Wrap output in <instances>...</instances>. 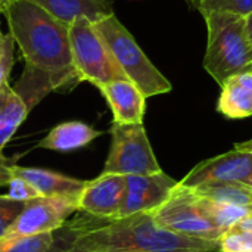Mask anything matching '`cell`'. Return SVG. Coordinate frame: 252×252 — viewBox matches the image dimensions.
<instances>
[{
	"label": "cell",
	"mask_w": 252,
	"mask_h": 252,
	"mask_svg": "<svg viewBox=\"0 0 252 252\" xmlns=\"http://www.w3.org/2000/svg\"><path fill=\"white\" fill-rule=\"evenodd\" d=\"M69 44L72 65L81 81L99 86L127 78L90 19L81 16L69 24Z\"/></svg>",
	"instance_id": "5"
},
{
	"label": "cell",
	"mask_w": 252,
	"mask_h": 252,
	"mask_svg": "<svg viewBox=\"0 0 252 252\" xmlns=\"http://www.w3.org/2000/svg\"><path fill=\"white\" fill-rule=\"evenodd\" d=\"M195 190L201 196L214 202L233 204L252 210V188L245 183H208Z\"/></svg>",
	"instance_id": "19"
},
{
	"label": "cell",
	"mask_w": 252,
	"mask_h": 252,
	"mask_svg": "<svg viewBox=\"0 0 252 252\" xmlns=\"http://www.w3.org/2000/svg\"><path fill=\"white\" fill-rule=\"evenodd\" d=\"M102 134L103 131L83 121H65L55 126L47 136L38 142L37 148L55 152H72L86 148Z\"/></svg>",
	"instance_id": "16"
},
{
	"label": "cell",
	"mask_w": 252,
	"mask_h": 252,
	"mask_svg": "<svg viewBox=\"0 0 252 252\" xmlns=\"http://www.w3.org/2000/svg\"><path fill=\"white\" fill-rule=\"evenodd\" d=\"M162 171L143 124L111 126V148L103 173L121 176H148Z\"/></svg>",
	"instance_id": "7"
},
{
	"label": "cell",
	"mask_w": 252,
	"mask_h": 252,
	"mask_svg": "<svg viewBox=\"0 0 252 252\" xmlns=\"http://www.w3.org/2000/svg\"><path fill=\"white\" fill-rule=\"evenodd\" d=\"M13 90L28 105V108L32 109L49 93L55 92V87H53L50 78L44 72H41L30 65H25V69H24L21 78L13 86Z\"/></svg>",
	"instance_id": "18"
},
{
	"label": "cell",
	"mask_w": 252,
	"mask_h": 252,
	"mask_svg": "<svg viewBox=\"0 0 252 252\" xmlns=\"http://www.w3.org/2000/svg\"><path fill=\"white\" fill-rule=\"evenodd\" d=\"M161 227L188 238H199L219 242L223 232L214 224L205 199L192 188L177 183L167 201L152 213Z\"/></svg>",
	"instance_id": "6"
},
{
	"label": "cell",
	"mask_w": 252,
	"mask_h": 252,
	"mask_svg": "<svg viewBox=\"0 0 252 252\" xmlns=\"http://www.w3.org/2000/svg\"><path fill=\"white\" fill-rule=\"evenodd\" d=\"M177 183L164 171L148 176H126V196L118 219L154 213L167 201Z\"/></svg>",
	"instance_id": "11"
},
{
	"label": "cell",
	"mask_w": 252,
	"mask_h": 252,
	"mask_svg": "<svg viewBox=\"0 0 252 252\" xmlns=\"http://www.w3.org/2000/svg\"><path fill=\"white\" fill-rule=\"evenodd\" d=\"M188 1H189V3H190V4H192V6H193L195 9H196V6H198V3H199L201 0H188Z\"/></svg>",
	"instance_id": "31"
},
{
	"label": "cell",
	"mask_w": 252,
	"mask_h": 252,
	"mask_svg": "<svg viewBox=\"0 0 252 252\" xmlns=\"http://www.w3.org/2000/svg\"><path fill=\"white\" fill-rule=\"evenodd\" d=\"M15 90L13 87L7 83V84H3L0 86V115L4 112V109L7 108V105L12 102V99L15 97Z\"/></svg>",
	"instance_id": "27"
},
{
	"label": "cell",
	"mask_w": 252,
	"mask_h": 252,
	"mask_svg": "<svg viewBox=\"0 0 252 252\" xmlns=\"http://www.w3.org/2000/svg\"><path fill=\"white\" fill-rule=\"evenodd\" d=\"M108 102L114 123L117 124H143L146 111V97L139 87L128 78H120L96 86Z\"/></svg>",
	"instance_id": "12"
},
{
	"label": "cell",
	"mask_w": 252,
	"mask_h": 252,
	"mask_svg": "<svg viewBox=\"0 0 252 252\" xmlns=\"http://www.w3.org/2000/svg\"><path fill=\"white\" fill-rule=\"evenodd\" d=\"M252 173V152L233 149L198 164L179 183L192 189L208 183H244Z\"/></svg>",
	"instance_id": "10"
},
{
	"label": "cell",
	"mask_w": 252,
	"mask_h": 252,
	"mask_svg": "<svg viewBox=\"0 0 252 252\" xmlns=\"http://www.w3.org/2000/svg\"><path fill=\"white\" fill-rule=\"evenodd\" d=\"M126 196V176L103 173L93 180H86L78 196V213L112 220L118 219Z\"/></svg>",
	"instance_id": "9"
},
{
	"label": "cell",
	"mask_w": 252,
	"mask_h": 252,
	"mask_svg": "<svg viewBox=\"0 0 252 252\" xmlns=\"http://www.w3.org/2000/svg\"><path fill=\"white\" fill-rule=\"evenodd\" d=\"M217 111L229 120L252 117V69L230 75L221 84Z\"/></svg>",
	"instance_id": "14"
},
{
	"label": "cell",
	"mask_w": 252,
	"mask_h": 252,
	"mask_svg": "<svg viewBox=\"0 0 252 252\" xmlns=\"http://www.w3.org/2000/svg\"><path fill=\"white\" fill-rule=\"evenodd\" d=\"M202 10H221L247 16L252 12V0H201L196 6Z\"/></svg>",
	"instance_id": "23"
},
{
	"label": "cell",
	"mask_w": 252,
	"mask_h": 252,
	"mask_svg": "<svg viewBox=\"0 0 252 252\" xmlns=\"http://www.w3.org/2000/svg\"><path fill=\"white\" fill-rule=\"evenodd\" d=\"M250 59H251V69H252V49H251V52H250Z\"/></svg>",
	"instance_id": "32"
},
{
	"label": "cell",
	"mask_w": 252,
	"mask_h": 252,
	"mask_svg": "<svg viewBox=\"0 0 252 252\" xmlns=\"http://www.w3.org/2000/svg\"><path fill=\"white\" fill-rule=\"evenodd\" d=\"M47 13L69 25L77 18L97 22L114 13L111 0H31Z\"/></svg>",
	"instance_id": "15"
},
{
	"label": "cell",
	"mask_w": 252,
	"mask_h": 252,
	"mask_svg": "<svg viewBox=\"0 0 252 252\" xmlns=\"http://www.w3.org/2000/svg\"><path fill=\"white\" fill-rule=\"evenodd\" d=\"M93 24L124 75L139 87L146 99L171 92L173 86L168 78L151 62L115 13Z\"/></svg>",
	"instance_id": "4"
},
{
	"label": "cell",
	"mask_w": 252,
	"mask_h": 252,
	"mask_svg": "<svg viewBox=\"0 0 252 252\" xmlns=\"http://www.w3.org/2000/svg\"><path fill=\"white\" fill-rule=\"evenodd\" d=\"M12 174L22 177L30 185H32L41 196L46 198H66L78 201V196L84 188L86 180L65 176L46 168L37 167H12Z\"/></svg>",
	"instance_id": "13"
},
{
	"label": "cell",
	"mask_w": 252,
	"mask_h": 252,
	"mask_svg": "<svg viewBox=\"0 0 252 252\" xmlns=\"http://www.w3.org/2000/svg\"><path fill=\"white\" fill-rule=\"evenodd\" d=\"M15 41L10 34H4L0 28V86L9 83V75L13 66Z\"/></svg>",
	"instance_id": "24"
},
{
	"label": "cell",
	"mask_w": 252,
	"mask_h": 252,
	"mask_svg": "<svg viewBox=\"0 0 252 252\" xmlns=\"http://www.w3.org/2000/svg\"><path fill=\"white\" fill-rule=\"evenodd\" d=\"M3 15L25 65L44 72L55 92H69L81 83L72 65L69 25L31 0H7Z\"/></svg>",
	"instance_id": "2"
},
{
	"label": "cell",
	"mask_w": 252,
	"mask_h": 252,
	"mask_svg": "<svg viewBox=\"0 0 252 252\" xmlns=\"http://www.w3.org/2000/svg\"><path fill=\"white\" fill-rule=\"evenodd\" d=\"M221 252H252V213L219 239Z\"/></svg>",
	"instance_id": "21"
},
{
	"label": "cell",
	"mask_w": 252,
	"mask_h": 252,
	"mask_svg": "<svg viewBox=\"0 0 252 252\" xmlns=\"http://www.w3.org/2000/svg\"><path fill=\"white\" fill-rule=\"evenodd\" d=\"M207 252H221L220 250H214V251H207Z\"/></svg>",
	"instance_id": "33"
},
{
	"label": "cell",
	"mask_w": 252,
	"mask_h": 252,
	"mask_svg": "<svg viewBox=\"0 0 252 252\" xmlns=\"http://www.w3.org/2000/svg\"><path fill=\"white\" fill-rule=\"evenodd\" d=\"M204 198V196H202ZM205 199V208L214 221V224L224 233L230 227L241 223L244 219H247L252 213L251 208L233 205V204H223V202H214L211 199Z\"/></svg>",
	"instance_id": "20"
},
{
	"label": "cell",
	"mask_w": 252,
	"mask_h": 252,
	"mask_svg": "<svg viewBox=\"0 0 252 252\" xmlns=\"http://www.w3.org/2000/svg\"><path fill=\"white\" fill-rule=\"evenodd\" d=\"M6 1H7V0H0V15H3L4 6H6Z\"/></svg>",
	"instance_id": "29"
},
{
	"label": "cell",
	"mask_w": 252,
	"mask_h": 252,
	"mask_svg": "<svg viewBox=\"0 0 252 252\" xmlns=\"http://www.w3.org/2000/svg\"><path fill=\"white\" fill-rule=\"evenodd\" d=\"M69 252H199L219 250V242L173 233L139 213L121 219H96L80 213L59 230Z\"/></svg>",
	"instance_id": "1"
},
{
	"label": "cell",
	"mask_w": 252,
	"mask_h": 252,
	"mask_svg": "<svg viewBox=\"0 0 252 252\" xmlns=\"http://www.w3.org/2000/svg\"><path fill=\"white\" fill-rule=\"evenodd\" d=\"M55 241L53 233H43L35 236H21V238H1L0 252H43Z\"/></svg>",
	"instance_id": "22"
},
{
	"label": "cell",
	"mask_w": 252,
	"mask_h": 252,
	"mask_svg": "<svg viewBox=\"0 0 252 252\" xmlns=\"http://www.w3.org/2000/svg\"><path fill=\"white\" fill-rule=\"evenodd\" d=\"M31 109L28 108V105L18 94H15L12 102L0 115V188L9 185L12 179V167L15 165L12 159L4 157L3 149L13 137L19 126L25 121Z\"/></svg>",
	"instance_id": "17"
},
{
	"label": "cell",
	"mask_w": 252,
	"mask_h": 252,
	"mask_svg": "<svg viewBox=\"0 0 252 252\" xmlns=\"http://www.w3.org/2000/svg\"><path fill=\"white\" fill-rule=\"evenodd\" d=\"M201 13L207 25L204 69L219 86L230 75L251 69L245 16L221 10H202Z\"/></svg>",
	"instance_id": "3"
},
{
	"label": "cell",
	"mask_w": 252,
	"mask_h": 252,
	"mask_svg": "<svg viewBox=\"0 0 252 252\" xmlns=\"http://www.w3.org/2000/svg\"><path fill=\"white\" fill-rule=\"evenodd\" d=\"M78 211V204L66 198L40 196L25 202L24 210L3 238L35 236L59 230Z\"/></svg>",
	"instance_id": "8"
},
{
	"label": "cell",
	"mask_w": 252,
	"mask_h": 252,
	"mask_svg": "<svg viewBox=\"0 0 252 252\" xmlns=\"http://www.w3.org/2000/svg\"><path fill=\"white\" fill-rule=\"evenodd\" d=\"M43 252H69L68 251V248H66V244H65V241H63V238L61 236V233L56 230L55 232V241H53V244L50 245V248H47L46 251Z\"/></svg>",
	"instance_id": "28"
},
{
	"label": "cell",
	"mask_w": 252,
	"mask_h": 252,
	"mask_svg": "<svg viewBox=\"0 0 252 252\" xmlns=\"http://www.w3.org/2000/svg\"><path fill=\"white\" fill-rule=\"evenodd\" d=\"M7 189L9 190L4 195L13 201H18V202H28L31 199L41 196L32 185H30L27 180H24L22 177L15 176V174H12V179L7 185Z\"/></svg>",
	"instance_id": "26"
},
{
	"label": "cell",
	"mask_w": 252,
	"mask_h": 252,
	"mask_svg": "<svg viewBox=\"0 0 252 252\" xmlns=\"http://www.w3.org/2000/svg\"><path fill=\"white\" fill-rule=\"evenodd\" d=\"M25 202H18L6 195H0V239L6 235L9 227L18 219L21 211L24 210Z\"/></svg>",
	"instance_id": "25"
},
{
	"label": "cell",
	"mask_w": 252,
	"mask_h": 252,
	"mask_svg": "<svg viewBox=\"0 0 252 252\" xmlns=\"http://www.w3.org/2000/svg\"><path fill=\"white\" fill-rule=\"evenodd\" d=\"M244 183H245L247 186H250V188H252V173H251V176H250V177H248V179H247V180H245Z\"/></svg>",
	"instance_id": "30"
}]
</instances>
